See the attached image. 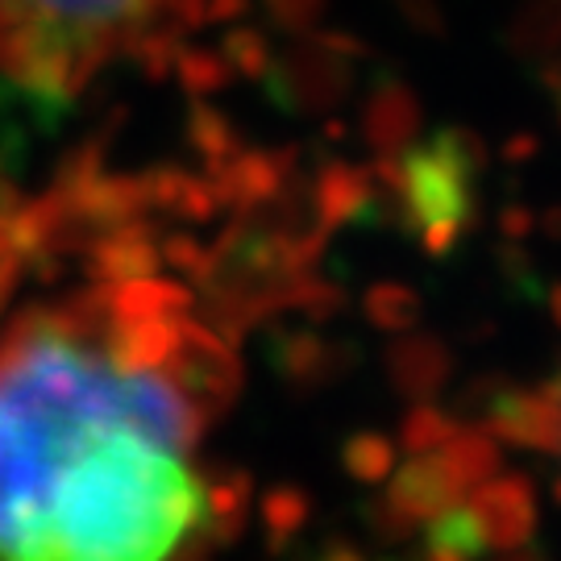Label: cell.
<instances>
[{"label": "cell", "instance_id": "6da1fadb", "mask_svg": "<svg viewBox=\"0 0 561 561\" xmlns=\"http://www.w3.org/2000/svg\"><path fill=\"white\" fill-rule=\"evenodd\" d=\"M204 520V486L167 445L96 424L59 470L46 533L62 561H167Z\"/></svg>", "mask_w": 561, "mask_h": 561}, {"label": "cell", "instance_id": "7a4b0ae2", "mask_svg": "<svg viewBox=\"0 0 561 561\" xmlns=\"http://www.w3.org/2000/svg\"><path fill=\"white\" fill-rule=\"evenodd\" d=\"M196 0H0V76L34 96L71 101L113 50L167 42Z\"/></svg>", "mask_w": 561, "mask_h": 561}, {"label": "cell", "instance_id": "3957f363", "mask_svg": "<svg viewBox=\"0 0 561 561\" xmlns=\"http://www.w3.org/2000/svg\"><path fill=\"white\" fill-rule=\"evenodd\" d=\"M180 337V317H108L101 333V354L117 370H159Z\"/></svg>", "mask_w": 561, "mask_h": 561}, {"label": "cell", "instance_id": "277c9868", "mask_svg": "<svg viewBox=\"0 0 561 561\" xmlns=\"http://www.w3.org/2000/svg\"><path fill=\"white\" fill-rule=\"evenodd\" d=\"M83 262H88L92 283H125L138 275H154L162 259L150 233L138 221H125L83 241Z\"/></svg>", "mask_w": 561, "mask_h": 561}, {"label": "cell", "instance_id": "5b68a950", "mask_svg": "<svg viewBox=\"0 0 561 561\" xmlns=\"http://www.w3.org/2000/svg\"><path fill=\"white\" fill-rule=\"evenodd\" d=\"M187 134H192V141H196V150H201V154H208L213 162L221 159V154L229 159V125H225L217 113L196 108V113H192V129H187Z\"/></svg>", "mask_w": 561, "mask_h": 561}, {"label": "cell", "instance_id": "8992f818", "mask_svg": "<svg viewBox=\"0 0 561 561\" xmlns=\"http://www.w3.org/2000/svg\"><path fill=\"white\" fill-rule=\"evenodd\" d=\"M183 76H187V83H192L196 92H208L213 83L221 80V71H217V67H208V62H204L201 55H192V59H183Z\"/></svg>", "mask_w": 561, "mask_h": 561}, {"label": "cell", "instance_id": "52a82bcc", "mask_svg": "<svg viewBox=\"0 0 561 561\" xmlns=\"http://www.w3.org/2000/svg\"><path fill=\"white\" fill-rule=\"evenodd\" d=\"M18 204H21V192L13 187V180H9L4 171H0V221H9Z\"/></svg>", "mask_w": 561, "mask_h": 561}, {"label": "cell", "instance_id": "ba28073f", "mask_svg": "<svg viewBox=\"0 0 561 561\" xmlns=\"http://www.w3.org/2000/svg\"><path fill=\"white\" fill-rule=\"evenodd\" d=\"M9 296H13V291H0V312H4V304H9Z\"/></svg>", "mask_w": 561, "mask_h": 561}]
</instances>
